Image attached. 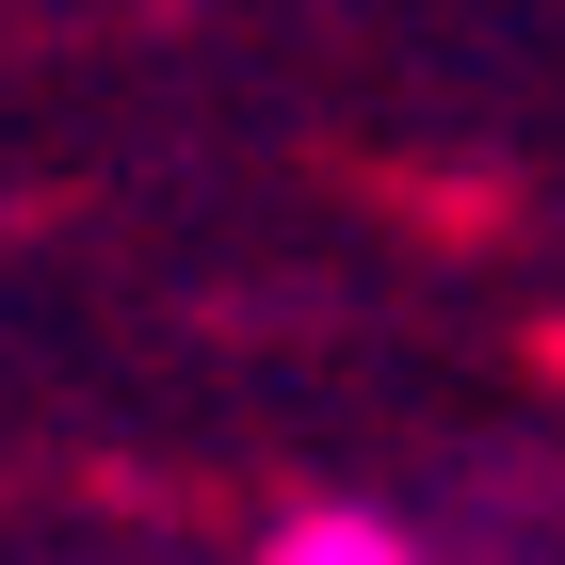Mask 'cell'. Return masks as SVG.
I'll return each instance as SVG.
<instances>
[{
  "label": "cell",
  "mask_w": 565,
  "mask_h": 565,
  "mask_svg": "<svg viewBox=\"0 0 565 565\" xmlns=\"http://www.w3.org/2000/svg\"><path fill=\"white\" fill-rule=\"evenodd\" d=\"M259 565H420V550H404V518H372V501H307V518L259 533Z\"/></svg>",
  "instance_id": "6da1fadb"
}]
</instances>
